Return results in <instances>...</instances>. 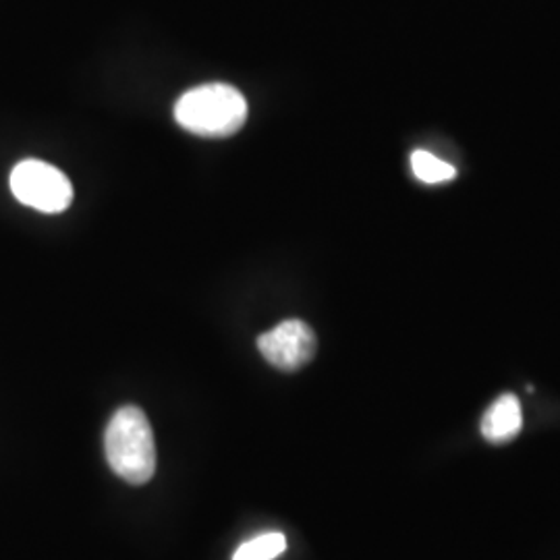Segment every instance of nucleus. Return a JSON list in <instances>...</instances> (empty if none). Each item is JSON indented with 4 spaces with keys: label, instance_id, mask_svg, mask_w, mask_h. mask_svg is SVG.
Wrapping results in <instances>:
<instances>
[{
    "label": "nucleus",
    "instance_id": "nucleus-1",
    "mask_svg": "<svg viewBox=\"0 0 560 560\" xmlns=\"http://www.w3.org/2000/svg\"><path fill=\"white\" fill-rule=\"evenodd\" d=\"M104 451L120 480L141 486L154 478L156 442L140 407L125 405L113 416L104 432Z\"/></svg>",
    "mask_w": 560,
    "mask_h": 560
},
{
    "label": "nucleus",
    "instance_id": "nucleus-2",
    "mask_svg": "<svg viewBox=\"0 0 560 560\" xmlns=\"http://www.w3.org/2000/svg\"><path fill=\"white\" fill-rule=\"evenodd\" d=\"M175 120L200 138H231L247 120V101L229 83H203L180 96Z\"/></svg>",
    "mask_w": 560,
    "mask_h": 560
},
{
    "label": "nucleus",
    "instance_id": "nucleus-3",
    "mask_svg": "<svg viewBox=\"0 0 560 560\" xmlns=\"http://www.w3.org/2000/svg\"><path fill=\"white\" fill-rule=\"evenodd\" d=\"M11 191L23 206L44 214L65 212L73 201V185L67 175L48 162L21 161L9 177Z\"/></svg>",
    "mask_w": 560,
    "mask_h": 560
},
{
    "label": "nucleus",
    "instance_id": "nucleus-4",
    "mask_svg": "<svg viewBox=\"0 0 560 560\" xmlns=\"http://www.w3.org/2000/svg\"><path fill=\"white\" fill-rule=\"evenodd\" d=\"M258 349L270 365L282 372H298L314 360L318 340L305 322L284 320L261 335Z\"/></svg>",
    "mask_w": 560,
    "mask_h": 560
},
{
    "label": "nucleus",
    "instance_id": "nucleus-5",
    "mask_svg": "<svg viewBox=\"0 0 560 560\" xmlns=\"http://www.w3.org/2000/svg\"><path fill=\"white\" fill-rule=\"evenodd\" d=\"M521 428H523L521 402L511 393L494 400L481 420V434L486 441L492 442V444L513 441L520 434Z\"/></svg>",
    "mask_w": 560,
    "mask_h": 560
},
{
    "label": "nucleus",
    "instance_id": "nucleus-6",
    "mask_svg": "<svg viewBox=\"0 0 560 560\" xmlns=\"http://www.w3.org/2000/svg\"><path fill=\"white\" fill-rule=\"evenodd\" d=\"M284 548H287V538L279 532H270L241 544L233 560H272L280 557Z\"/></svg>",
    "mask_w": 560,
    "mask_h": 560
},
{
    "label": "nucleus",
    "instance_id": "nucleus-7",
    "mask_svg": "<svg viewBox=\"0 0 560 560\" xmlns=\"http://www.w3.org/2000/svg\"><path fill=\"white\" fill-rule=\"evenodd\" d=\"M411 168H413L418 179L423 180V183H432V185L455 179V175H457L455 166H451L448 162L441 161L434 154L423 152V150H418V152L411 154Z\"/></svg>",
    "mask_w": 560,
    "mask_h": 560
}]
</instances>
